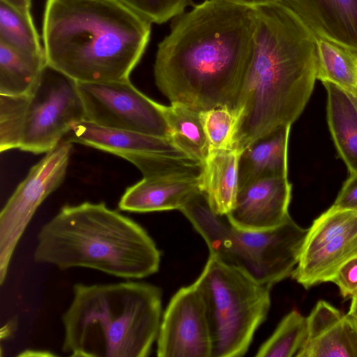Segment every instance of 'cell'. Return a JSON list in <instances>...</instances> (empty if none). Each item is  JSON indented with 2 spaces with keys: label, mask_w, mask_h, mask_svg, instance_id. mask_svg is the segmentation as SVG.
Wrapping results in <instances>:
<instances>
[{
  "label": "cell",
  "mask_w": 357,
  "mask_h": 357,
  "mask_svg": "<svg viewBox=\"0 0 357 357\" xmlns=\"http://www.w3.org/2000/svg\"><path fill=\"white\" fill-rule=\"evenodd\" d=\"M180 211L205 240L210 255L270 288L291 275L307 231L291 218L268 230L239 229L211 208L202 191Z\"/></svg>",
  "instance_id": "cell-6"
},
{
  "label": "cell",
  "mask_w": 357,
  "mask_h": 357,
  "mask_svg": "<svg viewBox=\"0 0 357 357\" xmlns=\"http://www.w3.org/2000/svg\"><path fill=\"white\" fill-rule=\"evenodd\" d=\"M150 23L162 24L183 13L193 0H119Z\"/></svg>",
  "instance_id": "cell-29"
},
{
  "label": "cell",
  "mask_w": 357,
  "mask_h": 357,
  "mask_svg": "<svg viewBox=\"0 0 357 357\" xmlns=\"http://www.w3.org/2000/svg\"><path fill=\"white\" fill-rule=\"evenodd\" d=\"M344 315L329 303L324 301H318L309 316L306 317L307 336L305 342L319 336L339 321Z\"/></svg>",
  "instance_id": "cell-30"
},
{
  "label": "cell",
  "mask_w": 357,
  "mask_h": 357,
  "mask_svg": "<svg viewBox=\"0 0 357 357\" xmlns=\"http://www.w3.org/2000/svg\"><path fill=\"white\" fill-rule=\"evenodd\" d=\"M151 23L119 0H47V63L77 82L129 79L148 45Z\"/></svg>",
  "instance_id": "cell-3"
},
{
  "label": "cell",
  "mask_w": 357,
  "mask_h": 357,
  "mask_svg": "<svg viewBox=\"0 0 357 357\" xmlns=\"http://www.w3.org/2000/svg\"><path fill=\"white\" fill-rule=\"evenodd\" d=\"M29 94H0V151L20 149Z\"/></svg>",
  "instance_id": "cell-27"
},
{
  "label": "cell",
  "mask_w": 357,
  "mask_h": 357,
  "mask_svg": "<svg viewBox=\"0 0 357 357\" xmlns=\"http://www.w3.org/2000/svg\"><path fill=\"white\" fill-rule=\"evenodd\" d=\"M47 65L45 54L30 55L0 43V94H29Z\"/></svg>",
  "instance_id": "cell-20"
},
{
  "label": "cell",
  "mask_w": 357,
  "mask_h": 357,
  "mask_svg": "<svg viewBox=\"0 0 357 357\" xmlns=\"http://www.w3.org/2000/svg\"><path fill=\"white\" fill-rule=\"evenodd\" d=\"M78 88L85 108V121L170 139L164 105L139 91L130 79L78 82Z\"/></svg>",
  "instance_id": "cell-10"
},
{
  "label": "cell",
  "mask_w": 357,
  "mask_h": 357,
  "mask_svg": "<svg viewBox=\"0 0 357 357\" xmlns=\"http://www.w3.org/2000/svg\"><path fill=\"white\" fill-rule=\"evenodd\" d=\"M19 10L30 12L31 0H0Z\"/></svg>",
  "instance_id": "cell-35"
},
{
  "label": "cell",
  "mask_w": 357,
  "mask_h": 357,
  "mask_svg": "<svg viewBox=\"0 0 357 357\" xmlns=\"http://www.w3.org/2000/svg\"><path fill=\"white\" fill-rule=\"evenodd\" d=\"M240 154L236 149L210 152L202 165L200 190L218 215H227L235 204Z\"/></svg>",
  "instance_id": "cell-17"
},
{
  "label": "cell",
  "mask_w": 357,
  "mask_h": 357,
  "mask_svg": "<svg viewBox=\"0 0 357 357\" xmlns=\"http://www.w3.org/2000/svg\"><path fill=\"white\" fill-rule=\"evenodd\" d=\"M72 143L62 140L33 166L0 213V284L3 285L15 248L42 202L63 183Z\"/></svg>",
  "instance_id": "cell-9"
},
{
  "label": "cell",
  "mask_w": 357,
  "mask_h": 357,
  "mask_svg": "<svg viewBox=\"0 0 357 357\" xmlns=\"http://www.w3.org/2000/svg\"><path fill=\"white\" fill-rule=\"evenodd\" d=\"M296 357H357V326L347 314L304 344Z\"/></svg>",
  "instance_id": "cell-24"
},
{
  "label": "cell",
  "mask_w": 357,
  "mask_h": 357,
  "mask_svg": "<svg viewBox=\"0 0 357 357\" xmlns=\"http://www.w3.org/2000/svg\"><path fill=\"white\" fill-rule=\"evenodd\" d=\"M347 316L357 326V295L351 298Z\"/></svg>",
  "instance_id": "cell-36"
},
{
  "label": "cell",
  "mask_w": 357,
  "mask_h": 357,
  "mask_svg": "<svg viewBox=\"0 0 357 357\" xmlns=\"http://www.w3.org/2000/svg\"><path fill=\"white\" fill-rule=\"evenodd\" d=\"M200 173L176 172L144 177L126 190L119 208L131 213L181 210L201 191Z\"/></svg>",
  "instance_id": "cell-14"
},
{
  "label": "cell",
  "mask_w": 357,
  "mask_h": 357,
  "mask_svg": "<svg viewBox=\"0 0 357 357\" xmlns=\"http://www.w3.org/2000/svg\"><path fill=\"white\" fill-rule=\"evenodd\" d=\"M160 252L146 229L103 202L63 206L40 229L36 263L86 268L126 280L157 273Z\"/></svg>",
  "instance_id": "cell-4"
},
{
  "label": "cell",
  "mask_w": 357,
  "mask_h": 357,
  "mask_svg": "<svg viewBox=\"0 0 357 357\" xmlns=\"http://www.w3.org/2000/svg\"><path fill=\"white\" fill-rule=\"evenodd\" d=\"M356 226L357 211L332 206L307 229L299 260L310 256L331 240Z\"/></svg>",
  "instance_id": "cell-26"
},
{
  "label": "cell",
  "mask_w": 357,
  "mask_h": 357,
  "mask_svg": "<svg viewBox=\"0 0 357 357\" xmlns=\"http://www.w3.org/2000/svg\"><path fill=\"white\" fill-rule=\"evenodd\" d=\"M256 24L254 8L227 0H205L176 16L158 45V88L171 103L199 112L217 107L235 109Z\"/></svg>",
  "instance_id": "cell-1"
},
{
  "label": "cell",
  "mask_w": 357,
  "mask_h": 357,
  "mask_svg": "<svg viewBox=\"0 0 357 357\" xmlns=\"http://www.w3.org/2000/svg\"><path fill=\"white\" fill-rule=\"evenodd\" d=\"M19 356H54V354H52L47 351H38V350H27L24 351L23 353L19 354Z\"/></svg>",
  "instance_id": "cell-37"
},
{
  "label": "cell",
  "mask_w": 357,
  "mask_h": 357,
  "mask_svg": "<svg viewBox=\"0 0 357 357\" xmlns=\"http://www.w3.org/2000/svg\"><path fill=\"white\" fill-rule=\"evenodd\" d=\"M357 256V226L338 236L310 256L300 259L291 277L305 289L331 282L337 271Z\"/></svg>",
  "instance_id": "cell-18"
},
{
  "label": "cell",
  "mask_w": 357,
  "mask_h": 357,
  "mask_svg": "<svg viewBox=\"0 0 357 357\" xmlns=\"http://www.w3.org/2000/svg\"><path fill=\"white\" fill-rule=\"evenodd\" d=\"M307 336V318L294 310L280 321L273 334L261 345L257 357L296 356Z\"/></svg>",
  "instance_id": "cell-25"
},
{
  "label": "cell",
  "mask_w": 357,
  "mask_h": 357,
  "mask_svg": "<svg viewBox=\"0 0 357 357\" xmlns=\"http://www.w3.org/2000/svg\"><path fill=\"white\" fill-rule=\"evenodd\" d=\"M156 342L159 357H211L206 307L194 283L181 288L172 297L162 314Z\"/></svg>",
  "instance_id": "cell-11"
},
{
  "label": "cell",
  "mask_w": 357,
  "mask_h": 357,
  "mask_svg": "<svg viewBox=\"0 0 357 357\" xmlns=\"http://www.w3.org/2000/svg\"><path fill=\"white\" fill-rule=\"evenodd\" d=\"M322 83L327 91V121L334 143L350 174L357 173V109L344 90Z\"/></svg>",
  "instance_id": "cell-19"
},
{
  "label": "cell",
  "mask_w": 357,
  "mask_h": 357,
  "mask_svg": "<svg viewBox=\"0 0 357 357\" xmlns=\"http://www.w3.org/2000/svg\"><path fill=\"white\" fill-rule=\"evenodd\" d=\"M172 142L190 158L203 163L208 155V144L199 112L184 105H164Z\"/></svg>",
  "instance_id": "cell-21"
},
{
  "label": "cell",
  "mask_w": 357,
  "mask_h": 357,
  "mask_svg": "<svg viewBox=\"0 0 357 357\" xmlns=\"http://www.w3.org/2000/svg\"><path fill=\"white\" fill-rule=\"evenodd\" d=\"M209 152L234 149L238 116L234 109L217 107L199 112Z\"/></svg>",
  "instance_id": "cell-28"
},
{
  "label": "cell",
  "mask_w": 357,
  "mask_h": 357,
  "mask_svg": "<svg viewBox=\"0 0 357 357\" xmlns=\"http://www.w3.org/2000/svg\"><path fill=\"white\" fill-rule=\"evenodd\" d=\"M333 206L338 208L357 211V173L350 174Z\"/></svg>",
  "instance_id": "cell-32"
},
{
  "label": "cell",
  "mask_w": 357,
  "mask_h": 357,
  "mask_svg": "<svg viewBox=\"0 0 357 357\" xmlns=\"http://www.w3.org/2000/svg\"><path fill=\"white\" fill-rule=\"evenodd\" d=\"M61 317L62 351L73 357H146L157 340L162 291L144 282L75 284Z\"/></svg>",
  "instance_id": "cell-5"
},
{
  "label": "cell",
  "mask_w": 357,
  "mask_h": 357,
  "mask_svg": "<svg viewBox=\"0 0 357 357\" xmlns=\"http://www.w3.org/2000/svg\"><path fill=\"white\" fill-rule=\"evenodd\" d=\"M0 43L21 52L45 54L31 12L19 10L0 1Z\"/></svg>",
  "instance_id": "cell-23"
},
{
  "label": "cell",
  "mask_w": 357,
  "mask_h": 357,
  "mask_svg": "<svg viewBox=\"0 0 357 357\" xmlns=\"http://www.w3.org/2000/svg\"><path fill=\"white\" fill-rule=\"evenodd\" d=\"M291 197L287 176L262 178L238 189L235 204L226 216L232 225L241 229H273L291 218Z\"/></svg>",
  "instance_id": "cell-12"
},
{
  "label": "cell",
  "mask_w": 357,
  "mask_h": 357,
  "mask_svg": "<svg viewBox=\"0 0 357 357\" xmlns=\"http://www.w3.org/2000/svg\"><path fill=\"white\" fill-rule=\"evenodd\" d=\"M290 125L252 142L240 154L238 189L262 178L288 175Z\"/></svg>",
  "instance_id": "cell-16"
},
{
  "label": "cell",
  "mask_w": 357,
  "mask_h": 357,
  "mask_svg": "<svg viewBox=\"0 0 357 357\" xmlns=\"http://www.w3.org/2000/svg\"><path fill=\"white\" fill-rule=\"evenodd\" d=\"M64 139L110 153L128 161L151 155L190 158L170 139L104 127L85 120L76 123Z\"/></svg>",
  "instance_id": "cell-13"
},
{
  "label": "cell",
  "mask_w": 357,
  "mask_h": 357,
  "mask_svg": "<svg viewBox=\"0 0 357 357\" xmlns=\"http://www.w3.org/2000/svg\"><path fill=\"white\" fill-rule=\"evenodd\" d=\"M318 38L357 53V0H281Z\"/></svg>",
  "instance_id": "cell-15"
},
{
  "label": "cell",
  "mask_w": 357,
  "mask_h": 357,
  "mask_svg": "<svg viewBox=\"0 0 357 357\" xmlns=\"http://www.w3.org/2000/svg\"><path fill=\"white\" fill-rule=\"evenodd\" d=\"M357 109V87L350 91H345Z\"/></svg>",
  "instance_id": "cell-38"
},
{
  "label": "cell",
  "mask_w": 357,
  "mask_h": 357,
  "mask_svg": "<svg viewBox=\"0 0 357 357\" xmlns=\"http://www.w3.org/2000/svg\"><path fill=\"white\" fill-rule=\"evenodd\" d=\"M253 50L235 111L234 149L291 124L303 111L317 79V36L289 7H254Z\"/></svg>",
  "instance_id": "cell-2"
},
{
  "label": "cell",
  "mask_w": 357,
  "mask_h": 357,
  "mask_svg": "<svg viewBox=\"0 0 357 357\" xmlns=\"http://www.w3.org/2000/svg\"><path fill=\"white\" fill-rule=\"evenodd\" d=\"M317 79L344 91L357 87V53L328 40L317 38Z\"/></svg>",
  "instance_id": "cell-22"
},
{
  "label": "cell",
  "mask_w": 357,
  "mask_h": 357,
  "mask_svg": "<svg viewBox=\"0 0 357 357\" xmlns=\"http://www.w3.org/2000/svg\"><path fill=\"white\" fill-rule=\"evenodd\" d=\"M17 328L16 319H12L7 322L1 329V340L6 339L13 334Z\"/></svg>",
  "instance_id": "cell-34"
},
{
  "label": "cell",
  "mask_w": 357,
  "mask_h": 357,
  "mask_svg": "<svg viewBox=\"0 0 357 357\" xmlns=\"http://www.w3.org/2000/svg\"><path fill=\"white\" fill-rule=\"evenodd\" d=\"M84 120L85 108L78 82L47 63L29 94L19 149L46 153Z\"/></svg>",
  "instance_id": "cell-8"
},
{
  "label": "cell",
  "mask_w": 357,
  "mask_h": 357,
  "mask_svg": "<svg viewBox=\"0 0 357 357\" xmlns=\"http://www.w3.org/2000/svg\"><path fill=\"white\" fill-rule=\"evenodd\" d=\"M331 282L339 288L342 296L352 298L357 295V256L345 262L335 273Z\"/></svg>",
  "instance_id": "cell-31"
},
{
  "label": "cell",
  "mask_w": 357,
  "mask_h": 357,
  "mask_svg": "<svg viewBox=\"0 0 357 357\" xmlns=\"http://www.w3.org/2000/svg\"><path fill=\"white\" fill-rule=\"evenodd\" d=\"M230 2L249 6V7H257L259 6H264L266 4L273 3H281V0H227Z\"/></svg>",
  "instance_id": "cell-33"
},
{
  "label": "cell",
  "mask_w": 357,
  "mask_h": 357,
  "mask_svg": "<svg viewBox=\"0 0 357 357\" xmlns=\"http://www.w3.org/2000/svg\"><path fill=\"white\" fill-rule=\"evenodd\" d=\"M194 284L206 307L211 357L244 356L267 317L270 287L212 255Z\"/></svg>",
  "instance_id": "cell-7"
}]
</instances>
